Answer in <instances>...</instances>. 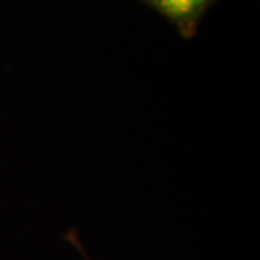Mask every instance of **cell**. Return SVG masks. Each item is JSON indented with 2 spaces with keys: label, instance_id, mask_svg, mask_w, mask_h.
<instances>
[{
  "label": "cell",
  "instance_id": "6da1fadb",
  "mask_svg": "<svg viewBox=\"0 0 260 260\" xmlns=\"http://www.w3.org/2000/svg\"><path fill=\"white\" fill-rule=\"evenodd\" d=\"M158 12L185 39L197 34L201 20L217 0H140Z\"/></svg>",
  "mask_w": 260,
  "mask_h": 260
},
{
  "label": "cell",
  "instance_id": "7a4b0ae2",
  "mask_svg": "<svg viewBox=\"0 0 260 260\" xmlns=\"http://www.w3.org/2000/svg\"><path fill=\"white\" fill-rule=\"evenodd\" d=\"M70 237H71V240H73V242H74L75 246H77V247H78V250H80V251H81V253H83V254H84V257H85V260H91V259H90V257H88V254H87V253H85V251H84L83 247H81V246H80V242H78V240H75L74 233H70Z\"/></svg>",
  "mask_w": 260,
  "mask_h": 260
}]
</instances>
